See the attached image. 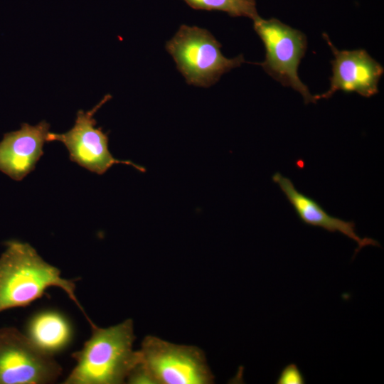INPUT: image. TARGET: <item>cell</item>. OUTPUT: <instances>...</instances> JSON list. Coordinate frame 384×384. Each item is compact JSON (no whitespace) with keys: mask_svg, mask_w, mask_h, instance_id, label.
Wrapping results in <instances>:
<instances>
[{"mask_svg":"<svg viewBox=\"0 0 384 384\" xmlns=\"http://www.w3.org/2000/svg\"><path fill=\"white\" fill-rule=\"evenodd\" d=\"M92 334L71 356L76 364L63 384H122L139 362L133 350L136 339L131 319L107 328L89 321Z\"/></svg>","mask_w":384,"mask_h":384,"instance_id":"1","label":"cell"},{"mask_svg":"<svg viewBox=\"0 0 384 384\" xmlns=\"http://www.w3.org/2000/svg\"><path fill=\"white\" fill-rule=\"evenodd\" d=\"M196 10L220 11L233 17L245 16L252 21L259 17L255 0H183Z\"/></svg>","mask_w":384,"mask_h":384,"instance_id":"12","label":"cell"},{"mask_svg":"<svg viewBox=\"0 0 384 384\" xmlns=\"http://www.w3.org/2000/svg\"><path fill=\"white\" fill-rule=\"evenodd\" d=\"M26 334L38 348L54 356L70 344L73 329L63 313L43 310L36 313L28 320Z\"/></svg>","mask_w":384,"mask_h":384,"instance_id":"11","label":"cell"},{"mask_svg":"<svg viewBox=\"0 0 384 384\" xmlns=\"http://www.w3.org/2000/svg\"><path fill=\"white\" fill-rule=\"evenodd\" d=\"M63 369L54 356L38 348L15 327L0 329V384H46Z\"/></svg>","mask_w":384,"mask_h":384,"instance_id":"6","label":"cell"},{"mask_svg":"<svg viewBox=\"0 0 384 384\" xmlns=\"http://www.w3.org/2000/svg\"><path fill=\"white\" fill-rule=\"evenodd\" d=\"M276 383L304 384V378L296 364L289 363L282 370Z\"/></svg>","mask_w":384,"mask_h":384,"instance_id":"13","label":"cell"},{"mask_svg":"<svg viewBox=\"0 0 384 384\" xmlns=\"http://www.w3.org/2000/svg\"><path fill=\"white\" fill-rule=\"evenodd\" d=\"M324 38L329 46L334 58L331 61L332 76L329 89L316 95V100L330 98L336 91L355 92L370 97L378 92V82L383 74V67L366 50H339L329 40L326 33Z\"/></svg>","mask_w":384,"mask_h":384,"instance_id":"8","label":"cell"},{"mask_svg":"<svg viewBox=\"0 0 384 384\" xmlns=\"http://www.w3.org/2000/svg\"><path fill=\"white\" fill-rule=\"evenodd\" d=\"M50 124L23 123L21 129L8 132L0 142V171L15 181H21L43 154Z\"/></svg>","mask_w":384,"mask_h":384,"instance_id":"9","label":"cell"},{"mask_svg":"<svg viewBox=\"0 0 384 384\" xmlns=\"http://www.w3.org/2000/svg\"><path fill=\"white\" fill-rule=\"evenodd\" d=\"M0 256V313L13 308L26 307L43 296L46 290L56 287L83 312L75 294V279L61 277L56 267L46 262L28 243L6 242Z\"/></svg>","mask_w":384,"mask_h":384,"instance_id":"2","label":"cell"},{"mask_svg":"<svg viewBox=\"0 0 384 384\" xmlns=\"http://www.w3.org/2000/svg\"><path fill=\"white\" fill-rule=\"evenodd\" d=\"M221 47L208 30L187 25H181L166 43V50L186 82L202 87H210L224 73L245 62L242 54L233 58H225Z\"/></svg>","mask_w":384,"mask_h":384,"instance_id":"4","label":"cell"},{"mask_svg":"<svg viewBox=\"0 0 384 384\" xmlns=\"http://www.w3.org/2000/svg\"><path fill=\"white\" fill-rule=\"evenodd\" d=\"M107 95L92 110L77 112L74 126L65 133L48 134L47 142L58 141L69 151L70 161L99 175L105 174L114 164L130 165L140 171L145 169L129 161L116 159L108 149V137L101 128L95 127L96 112L110 99Z\"/></svg>","mask_w":384,"mask_h":384,"instance_id":"7","label":"cell"},{"mask_svg":"<svg viewBox=\"0 0 384 384\" xmlns=\"http://www.w3.org/2000/svg\"><path fill=\"white\" fill-rule=\"evenodd\" d=\"M253 27L265 48V60L255 64L282 85L299 92L305 104L316 103L315 95L298 75V67L307 48L305 34L274 18L259 16L253 20Z\"/></svg>","mask_w":384,"mask_h":384,"instance_id":"5","label":"cell"},{"mask_svg":"<svg viewBox=\"0 0 384 384\" xmlns=\"http://www.w3.org/2000/svg\"><path fill=\"white\" fill-rule=\"evenodd\" d=\"M272 178L279 186L304 223L321 228L330 233L338 232L353 240L358 245L355 255L366 246H380L379 242L373 238H361L356 232L353 221H346L329 214L314 199L299 191L287 177L277 172Z\"/></svg>","mask_w":384,"mask_h":384,"instance_id":"10","label":"cell"},{"mask_svg":"<svg viewBox=\"0 0 384 384\" xmlns=\"http://www.w3.org/2000/svg\"><path fill=\"white\" fill-rule=\"evenodd\" d=\"M139 362L128 383L210 384L214 376L205 354L196 346L174 344L154 336H146Z\"/></svg>","mask_w":384,"mask_h":384,"instance_id":"3","label":"cell"}]
</instances>
